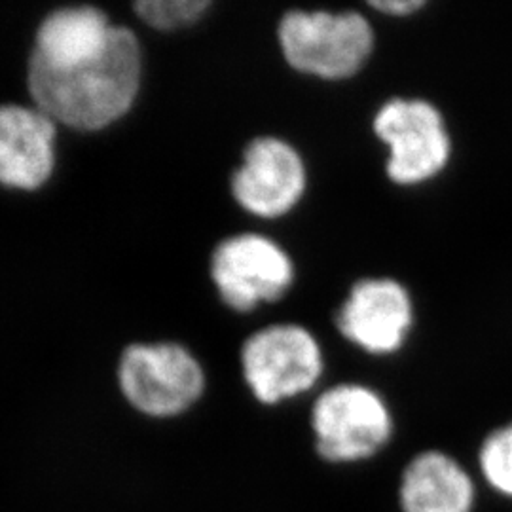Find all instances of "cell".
Segmentation results:
<instances>
[{
	"instance_id": "6da1fadb",
	"label": "cell",
	"mask_w": 512,
	"mask_h": 512,
	"mask_svg": "<svg viewBox=\"0 0 512 512\" xmlns=\"http://www.w3.org/2000/svg\"><path fill=\"white\" fill-rule=\"evenodd\" d=\"M141 78V44L129 29L116 25L107 50L88 63L54 69L31 57L27 82L37 109L54 122L97 131L128 114Z\"/></svg>"
},
{
	"instance_id": "7a4b0ae2",
	"label": "cell",
	"mask_w": 512,
	"mask_h": 512,
	"mask_svg": "<svg viewBox=\"0 0 512 512\" xmlns=\"http://www.w3.org/2000/svg\"><path fill=\"white\" fill-rule=\"evenodd\" d=\"M277 37L294 71L323 80L355 76L374 52L370 21L351 10L287 12L279 21Z\"/></svg>"
},
{
	"instance_id": "3957f363",
	"label": "cell",
	"mask_w": 512,
	"mask_h": 512,
	"mask_svg": "<svg viewBox=\"0 0 512 512\" xmlns=\"http://www.w3.org/2000/svg\"><path fill=\"white\" fill-rule=\"evenodd\" d=\"M393 431L389 404L368 385H334L311 408L315 452L332 465H353L378 456Z\"/></svg>"
},
{
	"instance_id": "277c9868",
	"label": "cell",
	"mask_w": 512,
	"mask_h": 512,
	"mask_svg": "<svg viewBox=\"0 0 512 512\" xmlns=\"http://www.w3.org/2000/svg\"><path fill=\"white\" fill-rule=\"evenodd\" d=\"M118 385L137 412L169 420L202 399L205 372L192 351L181 344H133L120 357Z\"/></svg>"
},
{
	"instance_id": "5b68a950",
	"label": "cell",
	"mask_w": 512,
	"mask_h": 512,
	"mask_svg": "<svg viewBox=\"0 0 512 512\" xmlns=\"http://www.w3.org/2000/svg\"><path fill=\"white\" fill-rule=\"evenodd\" d=\"M323 351L310 330L285 323L256 330L241 348V370L264 406L308 393L323 376Z\"/></svg>"
},
{
	"instance_id": "8992f818",
	"label": "cell",
	"mask_w": 512,
	"mask_h": 512,
	"mask_svg": "<svg viewBox=\"0 0 512 512\" xmlns=\"http://www.w3.org/2000/svg\"><path fill=\"white\" fill-rule=\"evenodd\" d=\"M372 128L389 150L387 175L393 183L431 181L450 162L452 141L444 116L425 99H389L376 112Z\"/></svg>"
},
{
	"instance_id": "52a82bcc",
	"label": "cell",
	"mask_w": 512,
	"mask_h": 512,
	"mask_svg": "<svg viewBox=\"0 0 512 512\" xmlns=\"http://www.w3.org/2000/svg\"><path fill=\"white\" fill-rule=\"evenodd\" d=\"M211 279L228 308L247 313L293 287L294 264L274 239L238 234L222 239L213 251Z\"/></svg>"
},
{
	"instance_id": "ba28073f",
	"label": "cell",
	"mask_w": 512,
	"mask_h": 512,
	"mask_svg": "<svg viewBox=\"0 0 512 512\" xmlns=\"http://www.w3.org/2000/svg\"><path fill=\"white\" fill-rule=\"evenodd\" d=\"M308 184L300 152L283 139L251 141L232 177V196L241 209L260 219H277L293 211Z\"/></svg>"
},
{
	"instance_id": "9c48e42d",
	"label": "cell",
	"mask_w": 512,
	"mask_h": 512,
	"mask_svg": "<svg viewBox=\"0 0 512 512\" xmlns=\"http://www.w3.org/2000/svg\"><path fill=\"white\" fill-rule=\"evenodd\" d=\"M412 323V298L403 283L389 277L357 281L336 315L340 334L372 355H391L403 348Z\"/></svg>"
},
{
	"instance_id": "30bf717a",
	"label": "cell",
	"mask_w": 512,
	"mask_h": 512,
	"mask_svg": "<svg viewBox=\"0 0 512 512\" xmlns=\"http://www.w3.org/2000/svg\"><path fill=\"white\" fill-rule=\"evenodd\" d=\"M55 165V122L40 109L0 107V184L37 190Z\"/></svg>"
},
{
	"instance_id": "8fae6325",
	"label": "cell",
	"mask_w": 512,
	"mask_h": 512,
	"mask_svg": "<svg viewBox=\"0 0 512 512\" xmlns=\"http://www.w3.org/2000/svg\"><path fill=\"white\" fill-rule=\"evenodd\" d=\"M475 476L442 450H425L408 461L399 484L403 512H475Z\"/></svg>"
},
{
	"instance_id": "7c38bea8",
	"label": "cell",
	"mask_w": 512,
	"mask_h": 512,
	"mask_svg": "<svg viewBox=\"0 0 512 512\" xmlns=\"http://www.w3.org/2000/svg\"><path fill=\"white\" fill-rule=\"evenodd\" d=\"M114 29L109 16L95 6L55 10L40 23L31 57L54 69H71L103 54Z\"/></svg>"
},
{
	"instance_id": "4fadbf2b",
	"label": "cell",
	"mask_w": 512,
	"mask_h": 512,
	"mask_svg": "<svg viewBox=\"0 0 512 512\" xmlns=\"http://www.w3.org/2000/svg\"><path fill=\"white\" fill-rule=\"evenodd\" d=\"M476 467L497 497L512 501V420L492 429L478 446Z\"/></svg>"
},
{
	"instance_id": "5bb4252c",
	"label": "cell",
	"mask_w": 512,
	"mask_h": 512,
	"mask_svg": "<svg viewBox=\"0 0 512 512\" xmlns=\"http://www.w3.org/2000/svg\"><path fill=\"white\" fill-rule=\"evenodd\" d=\"M209 6V0H141L135 12L152 29L179 31L202 19Z\"/></svg>"
},
{
	"instance_id": "9a60e30c",
	"label": "cell",
	"mask_w": 512,
	"mask_h": 512,
	"mask_svg": "<svg viewBox=\"0 0 512 512\" xmlns=\"http://www.w3.org/2000/svg\"><path fill=\"white\" fill-rule=\"evenodd\" d=\"M425 2L421 0H380V2H370V8L389 14V16H410L423 8Z\"/></svg>"
}]
</instances>
